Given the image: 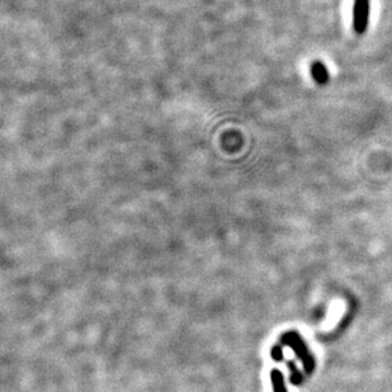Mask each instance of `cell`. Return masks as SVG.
Wrapping results in <instances>:
<instances>
[{"instance_id":"obj_4","label":"cell","mask_w":392,"mask_h":392,"mask_svg":"<svg viewBox=\"0 0 392 392\" xmlns=\"http://www.w3.org/2000/svg\"><path fill=\"white\" fill-rule=\"evenodd\" d=\"M270 381H272L273 392H287V387L285 385V377L279 370H273L270 372Z\"/></svg>"},{"instance_id":"obj_6","label":"cell","mask_w":392,"mask_h":392,"mask_svg":"<svg viewBox=\"0 0 392 392\" xmlns=\"http://www.w3.org/2000/svg\"><path fill=\"white\" fill-rule=\"evenodd\" d=\"M272 358L274 360H277V362H281V360L283 359V352H282V348L281 347H274L272 349Z\"/></svg>"},{"instance_id":"obj_5","label":"cell","mask_w":392,"mask_h":392,"mask_svg":"<svg viewBox=\"0 0 392 392\" xmlns=\"http://www.w3.org/2000/svg\"><path fill=\"white\" fill-rule=\"evenodd\" d=\"M288 367H289V370H291V382H292V385L300 386L302 382H303V376H302V373L297 370V367H296L295 363H293V362H291V360L288 362Z\"/></svg>"},{"instance_id":"obj_3","label":"cell","mask_w":392,"mask_h":392,"mask_svg":"<svg viewBox=\"0 0 392 392\" xmlns=\"http://www.w3.org/2000/svg\"><path fill=\"white\" fill-rule=\"evenodd\" d=\"M311 76L318 84H326L327 81H329V72H327L326 66L320 61L314 62L311 65Z\"/></svg>"},{"instance_id":"obj_2","label":"cell","mask_w":392,"mask_h":392,"mask_svg":"<svg viewBox=\"0 0 392 392\" xmlns=\"http://www.w3.org/2000/svg\"><path fill=\"white\" fill-rule=\"evenodd\" d=\"M370 0H356L353 8V27L358 35H363L368 27Z\"/></svg>"},{"instance_id":"obj_1","label":"cell","mask_w":392,"mask_h":392,"mask_svg":"<svg viewBox=\"0 0 392 392\" xmlns=\"http://www.w3.org/2000/svg\"><path fill=\"white\" fill-rule=\"evenodd\" d=\"M281 341H282V344L291 348L297 354L298 358L301 359L302 366L305 368V372L307 374H311L315 370V359L312 354L310 353V350H308L305 341L302 340V338L298 335V333H296V331H288V333L282 335Z\"/></svg>"}]
</instances>
